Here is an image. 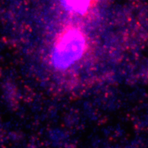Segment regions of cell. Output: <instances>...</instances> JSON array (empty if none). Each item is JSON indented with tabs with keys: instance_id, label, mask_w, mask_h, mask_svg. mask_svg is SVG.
Returning <instances> with one entry per match:
<instances>
[{
	"instance_id": "6da1fadb",
	"label": "cell",
	"mask_w": 148,
	"mask_h": 148,
	"mask_svg": "<svg viewBox=\"0 0 148 148\" xmlns=\"http://www.w3.org/2000/svg\"><path fill=\"white\" fill-rule=\"evenodd\" d=\"M85 40L82 32L68 28L56 40L53 61L58 67H67L78 59L84 52Z\"/></svg>"
},
{
	"instance_id": "7a4b0ae2",
	"label": "cell",
	"mask_w": 148,
	"mask_h": 148,
	"mask_svg": "<svg viewBox=\"0 0 148 148\" xmlns=\"http://www.w3.org/2000/svg\"><path fill=\"white\" fill-rule=\"evenodd\" d=\"M65 6L70 9L77 12L83 13L90 8V2H66Z\"/></svg>"
}]
</instances>
